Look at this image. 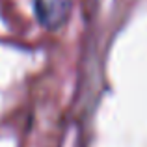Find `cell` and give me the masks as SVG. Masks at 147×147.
Instances as JSON below:
<instances>
[{
	"mask_svg": "<svg viewBox=\"0 0 147 147\" xmlns=\"http://www.w3.org/2000/svg\"><path fill=\"white\" fill-rule=\"evenodd\" d=\"M71 4L73 0H34L36 15L41 26L47 30H58L65 24Z\"/></svg>",
	"mask_w": 147,
	"mask_h": 147,
	"instance_id": "cell-1",
	"label": "cell"
}]
</instances>
